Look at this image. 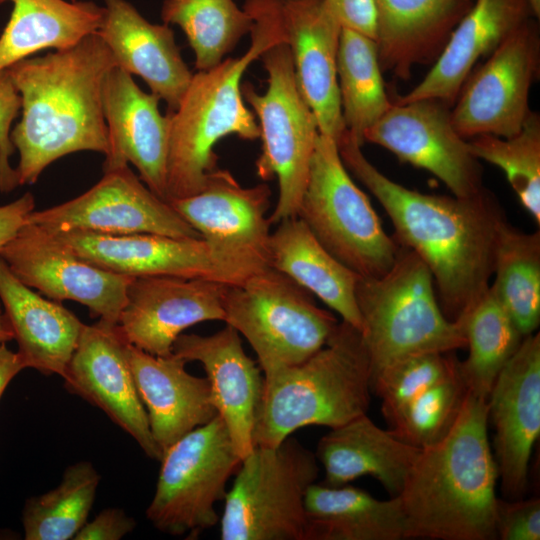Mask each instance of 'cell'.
Segmentation results:
<instances>
[{"label": "cell", "mask_w": 540, "mask_h": 540, "mask_svg": "<svg viewBox=\"0 0 540 540\" xmlns=\"http://www.w3.org/2000/svg\"><path fill=\"white\" fill-rule=\"evenodd\" d=\"M337 145L345 167L391 219L397 242L428 267L445 316L458 320L490 286L497 229L505 218L497 199L485 188L468 197L406 188L380 172L347 130Z\"/></svg>", "instance_id": "obj_1"}, {"label": "cell", "mask_w": 540, "mask_h": 540, "mask_svg": "<svg viewBox=\"0 0 540 540\" xmlns=\"http://www.w3.org/2000/svg\"><path fill=\"white\" fill-rule=\"evenodd\" d=\"M114 58L98 33L64 50L29 57L7 70L21 100L11 130L19 186L34 184L54 161L108 149L103 87Z\"/></svg>", "instance_id": "obj_2"}, {"label": "cell", "mask_w": 540, "mask_h": 540, "mask_svg": "<svg viewBox=\"0 0 540 540\" xmlns=\"http://www.w3.org/2000/svg\"><path fill=\"white\" fill-rule=\"evenodd\" d=\"M488 399L468 390L449 433L422 448L399 498L407 539H496L498 469L488 441Z\"/></svg>", "instance_id": "obj_3"}, {"label": "cell", "mask_w": 540, "mask_h": 540, "mask_svg": "<svg viewBox=\"0 0 540 540\" xmlns=\"http://www.w3.org/2000/svg\"><path fill=\"white\" fill-rule=\"evenodd\" d=\"M252 18L251 44L236 58L198 71L170 120L166 201L199 192L217 167L214 148L227 135L253 141L260 130L245 106L241 80L248 66L270 47L286 42L282 0H246Z\"/></svg>", "instance_id": "obj_4"}, {"label": "cell", "mask_w": 540, "mask_h": 540, "mask_svg": "<svg viewBox=\"0 0 540 540\" xmlns=\"http://www.w3.org/2000/svg\"><path fill=\"white\" fill-rule=\"evenodd\" d=\"M263 377L254 446H276L305 426L335 428L369 408L370 357L361 332L345 321L311 357Z\"/></svg>", "instance_id": "obj_5"}, {"label": "cell", "mask_w": 540, "mask_h": 540, "mask_svg": "<svg viewBox=\"0 0 540 540\" xmlns=\"http://www.w3.org/2000/svg\"><path fill=\"white\" fill-rule=\"evenodd\" d=\"M356 301L371 378L409 355L447 353L466 347L460 322L445 316L428 267L409 248L400 245L392 267L384 275L360 277Z\"/></svg>", "instance_id": "obj_6"}, {"label": "cell", "mask_w": 540, "mask_h": 540, "mask_svg": "<svg viewBox=\"0 0 540 540\" xmlns=\"http://www.w3.org/2000/svg\"><path fill=\"white\" fill-rule=\"evenodd\" d=\"M224 497L222 540H305L304 500L319 467L296 438L254 446Z\"/></svg>", "instance_id": "obj_7"}, {"label": "cell", "mask_w": 540, "mask_h": 540, "mask_svg": "<svg viewBox=\"0 0 540 540\" xmlns=\"http://www.w3.org/2000/svg\"><path fill=\"white\" fill-rule=\"evenodd\" d=\"M310 294L270 266L228 287L224 322L247 339L263 374L305 361L338 325Z\"/></svg>", "instance_id": "obj_8"}, {"label": "cell", "mask_w": 540, "mask_h": 540, "mask_svg": "<svg viewBox=\"0 0 540 540\" xmlns=\"http://www.w3.org/2000/svg\"><path fill=\"white\" fill-rule=\"evenodd\" d=\"M297 216L329 253L361 277L384 275L396 259L399 243L384 231L328 136L317 138Z\"/></svg>", "instance_id": "obj_9"}, {"label": "cell", "mask_w": 540, "mask_h": 540, "mask_svg": "<svg viewBox=\"0 0 540 540\" xmlns=\"http://www.w3.org/2000/svg\"><path fill=\"white\" fill-rule=\"evenodd\" d=\"M260 58L268 74L267 90L259 94L247 83L242 95L259 120L262 147L256 173L264 181L278 180V199L269 217L277 224L297 216L320 132L300 89L288 44L278 43Z\"/></svg>", "instance_id": "obj_10"}, {"label": "cell", "mask_w": 540, "mask_h": 540, "mask_svg": "<svg viewBox=\"0 0 540 540\" xmlns=\"http://www.w3.org/2000/svg\"><path fill=\"white\" fill-rule=\"evenodd\" d=\"M160 462L146 516L162 532L197 538L218 523L215 504L224 500L228 479L241 462L222 418L216 415L184 435Z\"/></svg>", "instance_id": "obj_11"}, {"label": "cell", "mask_w": 540, "mask_h": 540, "mask_svg": "<svg viewBox=\"0 0 540 540\" xmlns=\"http://www.w3.org/2000/svg\"><path fill=\"white\" fill-rule=\"evenodd\" d=\"M53 233L79 257L131 278L163 275L237 285L268 266L261 258L220 247L202 237L81 230Z\"/></svg>", "instance_id": "obj_12"}, {"label": "cell", "mask_w": 540, "mask_h": 540, "mask_svg": "<svg viewBox=\"0 0 540 540\" xmlns=\"http://www.w3.org/2000/svg\"><path fill=\"white\" fill-rule=\"evenodd\" d=\"M536 18L523 22L471 71L451 108V121L464 139L511 137L531 110L529 93L539 75L540 36Z\"/></svg>", "instance_id": "obj_13"}, {"label": "cell", "mask_w": 540, "mask_h": 540, "mask_svg": "<svg viewBox=\"0 0 540 540\" xmlns=\"http://www.w3.org/2000/svg\"><path fill=\"white\" fill-rule=\"evenodd\" d=\"M0 257L22 283L45 297L78 302L92 317L118 323L132 278L79 257L53 232L26 222L0 249Z\"/></svg>", "instance_id": "obj_14"}, {"label": "cell", "mask_w": 540, "mask_h": 540, "mask_svg": "<svg viewBox=\"0 0 540 540\" xmlns=\"http://www.w3.org/2000/svg\"><path fill=\"white\" fill-rule=\"evenodd\" d=\"M27 222L52 232L151 233L178 238L202 237L169 202L152 192L128 165L104 171L83 194L39 211Z\"/></svg>", "instance_id": "obj_15"}, {"label": "cell", "mask_w": 540, "mask_h": 540, "mask_svg": "<svg viewBox=\"0 0 540 540\" xmlns=\"http://www.w3.org/2000/svg\"><path fill=\"white\" fill-rule=\"evenodd\" d=\"M452 106L439 99L394 104L364 133V142L377 144L400 161L439 178L454 196L480 192L482 168L468 141L455 130Z\"/></svg>", "instance_id": "obj_16"}, {"label": "cell", "mask_w": 540, "mask_h": 540, "mask_svg": "<svg viewBox=\"0 0 540 540\" xmlns=\"http://www.w3.org/2000/svg\"><path fill=\"white\" fill-rule=\"evenodd\" d=\"M129 342L118 323L84 325L63 376L65 387L101 409L152 459L161 460L131 372Z\"/></svg>", "instance_id": "obj_17"}, {"label": "cell", "mask_w": 540, "mask_h": 540, "mask_svg": "<svg viewBox=\"0 0 540 540\" xmlns=\"http://www.w3.org/2000/svg\"><path fill=\"white\" fill-rule=\"evenodd\" d=\"M229 286L178 276L132 278L118 325L130 344L155 356H168L185 329L204 321H224Z\"/></svg>", "instance_id": "obj_18"}, {"label": "cell", "mask_w": 540, "mask_h": 540, "mask_svg": "<svg viewBox=\"0 0 540 540\" xmlns=\"http://www.w3.org/2000/svg\"><path fill=\"white\" fill-rule=\"evenodd\" d=\"M495 428L498 477L504 499L527 491L532 448L540 434V335L523 338L498 374L488 396Z\"/></svg>", "instance_id": "obj_19"}, {"label": "cell", "mask_w": 540, "mask_h": 540, "mask_svg": "<svg viewBox=\"0 0 540 540\" xmlns=\"http://www.w3.org/2000/svg\"><path fill=\"white\" fill-rule=\"evenodd\" d=\"M159 97L144 92L132 75L114 66L103 87L108 149L103 172L129 165L157 196L166 200L170 120Z\"/></svg>", "instance_id": "obj_20"}, {"label": "cell", "mask_w": 540, "mask_h": 540, "mask_svg": "<svg viewBox=\"0 0 540 540\" xmlns=\"http://www.w3.org/2000/svg\"><path fill=\"white\" fill-rule=\"evenodd\" d=\"M286 41L319 132L338 144L346 132L337 79L342 24L328 0H282Z\"/></svg>", "instance_id": "obj_21"}, {"label": "cell", "mask_w": 540, "mask_h": 540, "mask_svg": "<svg viewBox=\"0 0 540 540\" xmlns=\"http://www.w3.org/2000/svg\"><path fill=\"white\" fill-rule=\"evenodd\" d=\"M172 353L203 365L212 402L242 460L254 448L253 429L264 377L245 353L240 334L227 324L212 335L182 333Z\"/></svg>", "instance_id": "obj_22"}, {"label": "cell", "mask_w": 540, "mask_h": 540, "mask_svg": "<svg viewBox=\"0 0 540 540\" xmlns=\"http://www.w3.org/2000/svg\"><path fill=\"white\" fill-rule=\"evenodd\" d=\"M270 196L267 184L243 187L230 171L216 168L199 192L168 202L205 240L268 263Z\"/></svg>", "instance_id": "obj_23"}, {"label": "cell", "mask_w": 540, "mask_h": 540, "mask_svg": "<svg viewBox=\"0 0 540 540\" xmlns=\"http://www.w3.org/2000/svg\"><path fill=\"white\" fill-rule=\"evenodd\" d=\"M98 35L110 50L116 66L141 77L151 93L174 111L192 78L167 24L147 21L126 0H104Z\"/></svg>", "instance_id": "obj_24"}, {"label": "cell", "mask_w": 540, "mask_h": 540, "mask_svg": "<svg viewBox=\"0 0 540 540\" xmlns=\"http://www.w3.org/2000/svg\"><path fill=\"white\" fill-rule=\"evenodd\" d=\"M127 356L152 437L162 453L218 415L207 378L188 373L184 359L174 353L155 356L130 343Z\"/></svg>", "instance_id": "obj_25"}, {"label": "cell", "mask_w": 540, "mask_h": 540, "mask_svg": "<svg viewBox=\"0 0 540 540\" xmlns=\"http://www.w3.org/2000/svg\"><path fill=\"white\" fill-rule=\"evenodd\" d=\"M534 16L527 0H474L426 76L392 100L405 104L439 99L453 106L477 61L491 54L518 26Z\"/></svg>", "instance_id": "obj_26"}, {"label": "cell", "mask_w": 540, "mask_h": 540, "mask_svg": "<svg viewBox=\"0 0 540 540\" xmlns=\"http://www.w3.org/2000/svg\"><path fill=\"white\" fill-rule=\"evenodd\" d=\"M474 0H373L382 71L411 77L416 65L434 63Z\"/></svg>", "instance_id": "obj_27"}, {"label": "cell", "mask_w": 540, "mask_h": 540, "mask_svg": "<svg viewBox=\"0 0 540 540\" xmlns=\"http://www.w3.org/2000/svg\"><path fill=\"white\" fill-rule=\"evenodd\" d=\"M0 301L26 368L63 377L85 324L61 302L22 283L1 257Z\"/></svg>", "instance_id": "obj_28"}, {"label": "cell", "mask_w": 540, "mask_h": 540, "mask_svg": "<svg viewBox=\"0 0 540 540\" xmlns=\"http://www.w3.org/2000/svg\"><path fill=\"white\" fill-rule=\"evenodd\" d=\"M420 451L363 414L331 428L320 438L315 456L325 471L323 484L336 487L370 475L396 497Z\"/></svg>", "instance_id": "obj_29"}, {"label": "cell", "mask_w": 540, "mask_h": 540, "mask_svg": "<svg viewBox=\"0 0 540 540\" xmlns=\"http://www.w3.org/2000/svg\"><path fill=\"white\" fill-rule=\"evenodd\" d=\"M277 225L269 239V266L315 294L342 321L362 332L356 301L361 276L329 253L298 216L283 219Z\"/></svg>", "instance_id": "obj_30"}, {"label": "cell", "mask_w": 540, "mask_h": 540, "mask_svg": "<svg viewBox=\"0 0 540 540\" xmlns=\"http://www.w3.org/2000/svg\"><path fill=\"white\" fill-rule=\"evenodd\" d=\"M305 540H402L407 523L399 498H374L345 484L313 483L304 500Z\"/></svg>", "instance_id": "obj_31"}, {"label": "cell", "mask_w": 540, "mask_h": 540, "mask_svg": "<svg viewBox=\"0 0 540 540\" xmlns=\"http://www.w3.org/2000/svg\"><path fill=\"white\" fill-rule=\"evenodd\" d=\"M13 9L0 35V71L46 49L64 50L96 33L104 8L91 1L0 0Z\"/></svg>", "instance_id": "obj_32"}, {"label": "cell", "mask_w": 540, "mask_h": 540, "mask_svg": "<svg viewBox=\"0 0 540 540\" xmlns=\"http://www.w3.org/2000/svg\"><path fill=\"white\" fill-rule=\"evenodd\" d=\"M493 295L525 337L540 323V232L525 233L505 218L498 226L493 258Z\"/></svg>", "instance_id": "obj_33"}, {"label": "cell", "mask_w": 540, "mask_h": 540, "mask_svg": "<svg viewBox=\"0 0 540 540\" xmlns=\"http://www.w3.org/2000/svg\"><path fill=\"white\" fill-rule=\"evenodd\" d=\"M337 79L346 130L363 145L364 133L392 105L385 90L374 39L342 26Z\"/></svg>", "instance_id": "obj_34"}, {"label": "cell", "mask_w": 540, "mask_h": 540, "mask_svg": "<svg viewBox=\"0 0 540 540\" xmlns=\"http://www.w3.org/2000/svg\"><path fill=\"white\" fill-rule=\"evenodd\" d=\"M456 321L469 348L467 359L459 363L461 375L470 392L488 399L498 374L524 336L490 288Z\"/></svg>", "instance_id": "obj_35"}, {"label": "cell", "mask_w": 540, "mask_h": 540, "mask_svg": "<svg viewBox=\"0 0 540 540\" xmlns=\"http://www.w3.org/2000/svg\"><path fill=\"white\" fill-rule=\"evenodd\" d=\"M161 17L165 24L182 29L198 71L220 64L250 32L253 23L250 14L234 0H165Z\"/></svg>", "instance_id": "obj_36"}, {"label": "cell", "mask_w": 540, "mask_h": 540, "mask_svg": "<svg viewBox=\"0 0 540 540\" xmlns=\"http://www.w3.org/2000/svg\"><path fill=\"white\" fill-rule=\"evenodd\" d=\"M100 475L87 461L70 465L60 484L26 501L22 513L26 540H70L87 522Z\"/></svg>", "instance_id": "obj_37"}, {"label": "cell", "mask_w": 540, "mask_h": 540, "mask_svg": "<svg viewBox=\"0 0 540 540\" xmlns=\"http://www.w3.org/2000/svg\"><path fill=\"white\" fill-rule=\"evenodd\" d=\"M471 153L499 167L522 206L540 224V116L531 111L522 129L507 138L479 135L468 141Z\"/></svg>", "instance_id": "obj_38"}, {"label": "cell", "mask_w": 540, "mask_h": 540, "mask_svg": "<svg viewBox=\"0 0 540 540\" xmlns=\"http://www.w3.org/2000/svg\"><path fill=\"white\" fill-rule=\"evenodd\" d=\"M467 393L468 387L458 366L454 373L416 396L390 430L415 447L422 449L433 445L455 424Z\"/></svg>", "instance_id": "obj_39"}, {"label": "cell", "mask_w": 540, "mask_h": 540, "mask_svg": "<svg viewBox=\"0 0 540 540\" xmlns=\"http://www.w3.org/2000/svg\"><path fill=\"white\" fill-rule=\"evenodd\" d=\"M445 353L409 355L371 378V391L382 400V413L391 428L404 408L420 393L454 373L459 360Z\"/></svg>", "instance_id": "obj_40"}, {"label": "cell", "mask_w": 540, "mask_h": 540, "mask_svg": "<svg viewBox=\"0 0 540 540\" xmlns=\"http://www.w3.org/2000/svg\"><path fill=\"white\" fill-rule=\"evenodd\" d=\"M496 536L501 540L540 539V501L497 499Z\"/></svg>", "instance_id": "obj_41"}, {"label": "cell", "mask_w": 540, "mask_h": 540, "mask_svg": "<svg viewBox=\"0 0 540 540\" xmlns=\"http://www.w3.org/2000/svg\"><path fill=\"white\" fill-rule=\"evenodd\" d=\"M21 107L20 95L5 69L0 71V192L8 193L19 186L10 157L15 153L11 141L12 123Z\"/></svg>", "instance_id": "obj_42"}, {"label": "cell", "mask_w": 540, "mask_h": 540, "mask_svg": "<svg viewBox=\"0 0 540 540\" xmlns=\"http://www.w3.org/2000/svg\"><path fill=\"white\" fill-rule=\"evenodd\" d=\"M135 520L119 508L102 510L91 522H86L74 540H118L135 528Z\"/></svg>", "instance_id": "obj_43"}, {"label": "cell", "mask_w": 540, "mask_h": 540, "mask_svg": "<svg viewBox=\"0 0 540 540\" xmlns=\"http://www.w3.org/2000/svg\"><path fill=\"white\" fill-rule=\"evenodd\" d=\"M343 27L375 38V9L373 0H328Z\"/></svg>", "instance_id": "obj_44"}, {"label": "cell", "mask_w": 540, "mask_h": 540, "mask_svg": "<svg viewBox=\"0 0 540 540\" xmlns=\"http://www.w3.org/2000/svg\"><path fill=\"white\" fill-rule=\"evenodd\" d=\"M34 210L35 198L30 192L0 206V249L26 224L29 214Z\"/></svg>", "instance_id": "obj_45"}, {"label": "cell", "mask_w": 540, "mask_h": 540, "mask_svg": "<svg viewBox=\"0 0 540 540\" xmlns=\"http://www.w3.org/2000/svg\"><path fill=\"white\" fill-rule=\"evenodd\" d=\"M25 368L18 352L11 351L5 343L0 345V398L9 382Z\"/></svg>", "instance_id": "obj_46"}, {"label": "cell", "mask_w": 540, "mask_h": 540, "mask_svg": "<svg viewBox=\"0 0 540 540\" xmlns=\"http://www.w3.org/2000/svg\"><path fill=\"white\" fill-rule=\"evenodd\" d=\"M13 339L12 326L0 301V345Z\"/></svg>", "instance_id": "obj_47"}, {"label": "cell", "mask_w": 540, "mask_h": 540, "mask_svg": "<svg viewBox=\"0 0 540 540\" xmlns=\"http://www.w3.org/2000/svg\"><path fill=\"white\" fill-rule=\"evenodd\" d=\"M536 19L540 16V0H527Z\"/></svg>", "instance_id": "obj_48"}, {"label": "cell", "mask_w": 540, "mask_h": 540, "mask_svg": "<svg viewBox=\"0 0 540 540\" xmlns=\"http://www.w3.org/2000/svg\"><path fill=\"white\" fill-rule=\"evenodd\" d=\"M72 1H76V0H72Z\"/></svg>", "instance_id": "obj_49"}]
</instances>
